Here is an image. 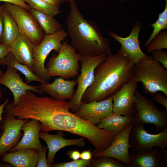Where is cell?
Masks as SVG:
<instances>
[{
	"label": "cell",
	"instance_id": "obj_1",
	"mask_svg": "<svg viewBox=\"0 0 167 167\" xmlns=\"http://www.w3.org/2000/svg\"><path fill=\"white\" fill-rule=\"evenodd\" d=\"M71 106L70 101L41 97L34 104L31 118L40 122L42 132L67 131L87 139L97 152L107 149L117 135L79 117L70 111Z\"/></svg>",
	"mask_w": 167,
	"mask_h": 167
},
{
	"label": "cell",
	"instance_id": "obj_2",
	"mask_svg": "<svg viewBox=\"0 0 167 167\" xmlns=\"http://www.w3.org/2000/svg\"><path fill=\"white\" fill-rule=\"evenodd\" d=\"M134 64L118 51L107 55L94 71V79L85 91L82 101L89 103L107 99L132 80Z\"/></svg>",
	"mask_w": 167,
	"mask_h": 167
},
{
	"label": "cell",
	"instance_id": "obj_3",
	"mask_svg": "<svg viewBox=\"0 0 167 167\" xmlns=\"http://www.w3.org/2000/svg\"><path fill=\"white\" fill-rule=\"evenodd\" d=\"M70 11L66 19L67 33L71 45L81 55H107L112 54L108 39L104 37L94 21L86 20L75 0H69Z\"/></svg>",
	"mask_w": 167,
	"mask_h": 167
},
{
	"label": "cell",
	"instance_id": "obj_4",
	"mask_svg": "<svg viewBox=\"0 0 167 167\" xmlns=\"http://www.w3.org/2000/svg\"><path fill=\"white\" fill-rule=\"evenodd\" d=\"M132 80L141 82L146 93L160 91L167 96V71L152 56L134 64Z\"/></svg>",
	"mask_w": 167,
	"mask_h": 167
},
{
	"label": "cell",
	"instance_id": "obj_5",
	"mask_svg": "<svg viewBox=\"0 0 167 167\" xmlns=\"http://www.w3.org/2000/svg\"><path fill=\"white\" fill-rule=\"evenodd\" d=\"M81 55L77 53L67 41L62 43L58 55L52 54L47 64L48 75L50 77L59 76L66 80L79 74Z\"/></svg>",
	"mask_w": 167,
	"mask_h": 167
},
{
	"label": "cell",
	"instance_id": "obj_6",
	"mask_svg": "<svg viewBox=\"0 0 167 167\" xmlns=\"http://www.w3.org/2000/svg\"><path fill=\"white\" fill-rule=\"evenodd\" d=\"M135 96L136 112L132 119L134 125L153 124L160 132L167 128V109L161 110L153 101L137 90Z\"/></svg>",
	"mask_w": 167,
	"mask_h": 167
},
{
	"label": "cell",
	"instance_id": "obj_7",
	"mask_svg": "<svg viewBox=\"0 0 167 167\" xmlns=\"http://www.w3.org/2000/svg\"><path fill=\"white\" fill-rule=\"evenodd\" d=\"M68 35L65 29L62 28L54 34L45 35L41 43L34 47L33 71L36 75L47 81L50 79L45 65V60L52 51L54 50L56 53H58L62 42Z\"/></svg>",
	"mask_w": 167,
	"mask_h": 167
},
{
	"label": "cell",
	"instance_id": "obj_8",
	"mask_svg": "<svg viewBox=\"0 0 167 167\" xmlns=\"http://www.w3.org/2000/svg\"><path fill=\"white\" fill-rule=\"evenodd\" d=\"M81 55L80 73L78 75L76 79L78 86L74 96L70 101V110L74 113L78 110L85 91L93 81L95 69L107 57L106 54L97 56Z\"/></svg>",
	"mask_w": 167,
	"mask_h": 167
},
{
	"label": "cell",
	"instance_id": "obj_9",
	"mask_svg": "<svg viewBox=\"0 0 167 167\" xmlns=\"http://www.w3.org/2000/svg\"><path fill=\"white\" fill-rule=\"evenodd\" d=\"M3 4L15 20L19 32L35 46L40 44L45 35L30 12L22 7L12 3L5 2Z\"/></svg>",
	"mask_w": 167,
	"mask_h": 167
},
{
	"label": "cell",
	"instance_id": "obj_10",
	"mask_svg": "<svg viewBox=\"0 0 167 167\" xmlns=\"http://www.w3.org/2000/svg\"><path fill=\"white\" fill-rule=\"evenodd\" d=\"M144 125H134L130 134V147L133 149H150L158 147L165 149L167 147V128L156 134L148 133Z\"/></svg>",
	"mask_w": 167,
	"mask_h": 167
},
{
	"label": "cell",
	"instance_id": "obj_11",
	"mask_svg": "<svg viewBox=\"0 0 167 167\" xmlns=\"http://www.w3.org/2000/svg\"><path fill=\"white\" fill-rule=\"evenodd\" d=\"M3 116L0 126L3 132L0 137V158L18 143L22 135L21 128L29 120L16 118L6 113Z\"/></svg>",
	"mask_w": 167,
	"mask_h": 167
},
{
	"label": "cell",
	"instance_id": "obj_12",
	"mask_svg": "<svg viewBox=\"0 0 167 167\" xmlns=\"http://www.w3.org/2000/svg\"><path fill=\"white\" fill-rule=\"evenodd\" d=\"M142 27L140 22H135L130 34L126 37H121L108 30L110 36L121 45V48L118 51L127 57L134 64L140 62L148 56L142 51L140 46L139 36Z\"/></svg>",
	"mask_w": 167,
	"mask_h": 167
},
{
	"label": "cell",
	"instance_id": "obj_13",
	"mask_svg": "<svg viewBox=\"0 0 167 167\" xmlns=\"http://www.w3.org/2000/svg\"><path fill=\"white\" fill-rule=\"evenodd\" d=\"M134 125L132 123L116 135L110 146L105 151L98 152L93 151L94 157L108 156L122 162L125 166L130 167L129 138L130 131Z\"/></svg>",
	"mask_w": 167,
	"mask_h": 167
},
{
	"label": "cell",
	"instance_id": "obj_14",
	"mask_svg": "<svg viewBox=\"0 0 167 167\" xmlns=\"http://www.w3.org/2000/svg\"><path fill=\"white\" fill-rule=\"evenodd\" d=\"M138 83L131 80L113 95V113L124 116H132L135 114V93Z\"/></svg>",
	"mask_w": 167,
	"mask_h": 167
},
{
	"label": "cell",
	"instance_id": "obj_15",
	"mask_svg": "<svg viewBox=\"0 0 167 167\" xmlns=\"http://www.w3.org/2000/svg\"><path fill=\"white\" fill-rule=\"evenodd\" d=\"M130 167H164L167 150L158 147L150 149H132L129 152Z\"/></svg>",
	"mask_w": 167,
	"mask_h": 167
},
{
	"label": "cell",
	"instance_id": "obj_16",
	"mask_svg": "<svg viewBox=\"0 0 167 167\" xmlns=\"http://www.w3.org/2000/svg\"><path fill=\"white\" fill-rule=\"evenodd\" d=\"M112 96L99 101L89 103L81 101L77 111L74 113L79 117L95 125L113 112Z\"/></svg>",
	"mask_w": 167,
	"mask_h": 167
},
{
	"label": "cell",
	"instance_id": "obj_17",
	"mask_svg": "<svg viewBox=\"0 0 167 167\" xmlns=\"http://www.w3.org/2000/svg\"><path fill=\"white\" fill-rule=\"evenodd\" d=\"M0 84L8 88L12 92L14 100L12 103H16L20 98L30 90L41 94L44 92L40 90L38 86L30 85L24 82L20 76V74L14 68L7 66L6 71L0 79Z\"/></svg>",
	"mask_w": 167,
	"mask_h": 167
},
{
	"label": "cell",
	"instance_id": "obj_18",
	"mask_svg": "<svg viewBox=\"0 0 167 167\" xmlns=\"http://www.w3.org/2000/svg\"><path fill=\"white\" fill-rule=\"evenodd\" d=\"M62 134L61 132L55 135L42 131L39 133L40 138L43 140L47 145L48 152L47 159L51 166L54 161L56 153L60 149L69 146L83 147L85 145L82 137L77 139H66L63 138Z\"/></svg>",
	"mask_w": 167,
	"mask_h": 167
},
{
	"label": "cell",
	"instance_id": "obj_19",
	"mask_svg": "<svg viewBox=\"0 0 167 167\" xmlns=\"http://www.w3.org/2000/svg\"><path fill=\"white\" fill-rule=\"evenodd\" d=\"M77 83L76 80H69L60 77L55 78L52 83L41 84L38 87L54 100H71L75 94V87Z\"/></svg>",
	"mask_w": 167,
	"mask_h": 167
},
{
	"label": "cell",
	"instance_id": "obj_20",
	"mask_svg": "<svg viewBox=\"0 0 167 167\" xmlns=\"http://www.w3.org/2000/svg\"><path fill=\"white\" fill-rule=\"evenodd\" d=\"M21 130L24 132L22 139L9 152H13L25 148L34 149L38 152L40 151L43 146L39 139L40 122L35 119L28 120L23 125Z\"/></svg>",
	"mask_w": 167,
	"mask_h": 167
},
{
	"label": "cell",
	"instance_id": "obj_21",
	"mask_svg": "<svg viewBox=\"0 0 167 167\" xmlns=\"http://www.w3.org/2000/svg\"><path fill=\"white\" fill-rule=\"evenodd\" d=\"M35 46L19 32L16 40L9 45L10 52L16 60L32 71L34 61L33 51Z\"/></svg>",
	"mask_w": 167,
	"mask_h": 167
},
{
	"label": "cell",
	"instance_id": "obj_22",
	"mask_svg": "<svg viewBox=\"0 0 167 167\" xmlns=\"http://www.w3.org/2000/svg\"><path fill=\"white\" fill-rule=\"evenodd\" d=\"M38 152L32 148L6 152L1 157L2 162L15 167H35L36 166Z\"/></svg>",
	"mask_w": 167,
	"mask_h": 167
},
{
	"label": "cell",
	"instance_id": "obj_23",
	"mask_svg": "<svg viewBox=\"0 0 167 167\" xmlns=\"http://www.w3.org/2000/svg\"><path fill=\"white\" fill-rule=\"evenodd\" d=\"M133 117L124 116L112 112L101 119L97 126L117 135L132 123Z\"/></svg>",
	"mask_w": 167,
	"mask_h": 167
},
{
	"label": "cell",
	"instance_id": "obj_24",
	"mask_svg": "<svg viewBox=\"0 0 167 167\" xmlns=\"http://www.w3.org/2000/svg\"><path fill=\"white\" fill-rule=\"evenodd\" d=\"M0 14L3 19V43L9 46L19 35L18 28L15 20L3 4L0 6Z\"/></svg>",
	"mask_w": 167,
	"mask_h": 167
},
{
	"label": "cell",
	"instance_id": "obj_25",
	"mask_svg": "<svg viewBox=\"0 0 167 167\" xmlns=\"http://www.w3.org/2000/svg\"><path fill=\"white\" fill-rule=\"evenodd\" d=\"M0 65H6L15 68L23 74L27 83L36 81L41 84L49 83L47 81L36 75L27 66L18 62L10 52L0 61Z\"/></svg>",
	"mask_w": 167,
	"mask_h": 167
},
{
	"label": "cell",
	"instance_id": "obj_26",
	"mask_svg": "<svg viewBox=\"0 0 167 167\" xmlns=\"http://www.w3.org/2000/svg\"><path fill=\"white\" fill-rule=\"evenodd\" d=\"M45 35L54 34L62 29V25L50 15L31 9L30 11Z\"/></svg>",
	"mask_w": 167,
	"mask_h": 167
},
{
	"label": "cell",
	"instance_id": "obj_27",
	"mask_svg": "<svg viewBox=\"0 0 167 167\" xmlns=\"http://www.w3.org/2000/svg\"><path fill=\"white\" fill-rule=\"evenodd\" d=\"M32 9L53 16L61 13L60 6L54 5L42 0H24Z\"/></svg>",
	"mask_w": 167,
	"mask_h": 167
},
{
	"label": "cell",
	"instance_id": "obj_28",
	"mask_svg": "<svg viewBox=\"0 0 167 167\" xmlns=\"http://www.w3.org/2000/svg\"><path fill=\"white\" fill-rule=\"evenodd\" d=\"M165 6L164 10L159 14V16L155 23L151 24L153 28L152 32L148 40L146 42L145 45L147 46L154 38L162 30L167 28V0H164Z\"/></svg>",
	"mask_w": 167,
	"mask_h": 167
},
{
	"label": "cell",
	"instance_id": "obj_29",
	"mask_svg": "<svg viewBox=\"0 0 167 167\" xmlns=\"http://www.w3.org/2000/svg\"><path fill=\"white\" fill-rule=\"evenodd\" d=\"M91 160V165L93 167H125L122 162L113 158L108 156L95 157Z\"/></svg>",
	"mask_w": 167,
	"mask_h": 167
},
{
	"label": "cell",
	"instance_id": "obj_30",
	"mask_svg": "<svg viewBox=\"0 0 167 167\" xmlns=\"http://www.w3.org/2000/svg\"><path fill=\"white\" fill-rule=\"evenodd\" d=\"M148 53L158 49H167V30L159 33L147 46Z\"/></svg>",
	"mask_w": 167,
	"mask_h": 167
},
{
	"label": "cell",
	"instance_id": "obj_31",
	"mask_svg": "<svg viewBox=\"0 0 167 167\" xmlns=\"http://www.w3.org/2000/svg\"><path fill=\"white\" fill-rule=\"evenodd\" d=\"M91 160L82 159L73 160V161L61 163L52 164L51 167H86L91 165Z\"/></svg>",
	"mask_w": 167,
	"mask_h": 167
},
{
	"label": "cell",
	"instance_id": "obj_32",
	"mask_svg": "<svg viewBox=\"0 0 167 167\" xmlns=\"http://www.w3.org/2000/svg\"><path fill=\"white\" fill-rule=\"evenodd\" d=\"M151 53L152 54V58L161 63L165 68L167 69V53L162 49L155 50Z\"/></svg>",
	"mask_w": 167,
	"mask_h": 167
},
{
	"label": "cell",
	"instance_id": "obj_33",
	"mask_svg": "<svg viewBox=\"0 0 167 167\" xmlns=\"http://www.w3.org/2000/svg\"><path fill=\"white\" fill-rule=\"evenodd\" d=\"M47 147H43L41 150L38 152V160L36 167H51L48 164L46 157Z\"/></svg>",
	"mask_w": 167,
	"mask_h": 167
},
{
	"label": "cell",
	"instance_id": "obj_34",
	"mask_svg": "<svg viewBox=\"0 0 167 167\" xmlns=\"http://www.w3.org/2000/svg\"><path fill=\"white\" fill-rule=\"evenodd\" d=\"M165 96L158 92L154 94L153 100L158 103L161 104L167 109V98Z\"/></svg>",
	"mask_w": 167,
	"mask_h": 167
},
{
	"label": "cell",
	"instance_id": "obj_35",
	"mask_svg": "<svg viewBox=\"0 0 167 167\" xmlns=\"http://www.w3.org/2000/svg\"><path fill=\"white\" fill-rule=\"evenodd\" d=\"M0 2H4L19 6L26 10L30 11L31 8L29 6L26 4L24 0H0Z\"/></svg>",
	"mask_w": 167,
	"mask_h": 167
},
{
	"label": "cell",
	"instance_id": "obj_36",
	"mask_svg": "<svg viewBox=\"0 0 167 167\" xmlns=\"http://www.w3.org/2000/svg\"><path fill=\"white\" fill-rule=\"evenodd\" d=\"M10 52L9 45L4 43L0 44V61Z\"/></svg>",
	"mask_w": 167,
	"mask_h": 167
},
{
	"label": "cell",
	"instance_id": "obj_37",
	"mask_svg": "<svg viewBox=\"0 0 167 167\" xmlns=\"http://www.w3.org/2000/svg\"><path fill=\"white\" fill-rule=\"evenodd\" d=\"M80 153L76 150H71L68 151L67 155L73 160H77L80 158Z\"/></svg>",
	"mask_w": 167,
	"mask_h": 167
},
{
	"label": "cell",
	"instance_id": "obj_38",
	"mask_svg": "<svg viewBox=\"0 0 167 167\" xmlns=\"http://www.w3.org/2000/svg\"><path fill=\"white\" fill-rule=\"evenodd\" d=\"M92 156L90 150L85 151L80 153V158L85 160H89L92 159Z\"/></svg>",
	"mask_w": 167,
	"mask_h": 167
},
{
	"label": "cell",
	"instance_id": "obj_39",
	"mask_svg": "<svg viewBox=\"0 0 167 167\" xmlns=\"http://www.w3.org/2000/svg\"><path fill=\"white\" fill-rule=\"evenodd\" d=\"M3 22L2 16L0 14V44L3 43Z\"/></svg>",
	"mask_w": 167,
	"mask_h": 167
},
{
	"label": "cell",
	"instance_id": "obj_40",
	"mask_svg": "<svg viewBox=\"0 0 167 167\" xmlns=\"http://www.w3.org/2000/svg\"><path fill=\"white\" fill-rule=\"evenodd\" d=\"M9 99L7 98L5 100L4 102L0 105V122L2 120L3 117H2V114L5 112L4 110L5 105L8 102Z\"/></svg>",
	"mask_w": 167,
	"mask_h": 167
},
{
	"label": "cell",
	"instance_id": "obj_41",
	"mask_svg": "<svg viewBox=\"0 0 167 167\" xmlns=\"http://www.w3.org/2000/svg\"><path fill=\"white\" fill-rule=\"evenodd\" d=\"M50 4L58 6H60L61 4L60 0H42Z\"/></svg>",
	"mask_w": 167,
	"mask_h": 167
},
{
	"label": "cell",
	"instance_id": "obj_42",
	"mask_svg": "<svg viewBox=\"0 0 167 167\" xmlns=\"http://www.w3.org/2000/svg\"><path fill=\"white\" fill-rule=\"evenodd\" d=\"M61 4H62L65 2H69V0H60Z\"/></svg>",
	"mask_w": 167,
	"mask_h": 167
},
{
	"label": "cell",
	"instance_id": "obj_43",
	"mask_svg": "<svg viewBox=\"0 0 167 167\" xmlns=\"http://www.w3.org/2000/svg\"><path fill=\"white\" fill-rule=\"evenodd\" d=\"M3 73L2 71L0 69V79L1 78Z\"/></svg>",
	"mask_w": 167,
	"mask_h": 167
},
{
	"label": "cell",
	"instance_id": "obj_44",
	"mask_svg": "<svg viewBox=\"0 0 167 167\" xmlns=\"http://www.w3.org/2000/svg\"><path fill=\"white\" fill-rule=\"evenodd\" d=\"M5 167L4 164V165L0 161V167Z\"/></svg>",
	"mask_w": 167,
	"mask_h": 167
},
{
	"label": "cell",
	"instance_id": "obj_45",
	"mask_svg": "<svg viewBox=\"0 0 167 167\" xmlns=\"http://www.w3.org/2000/svg\"><path fill=\"white\" fill-rule=\"evenodd\" d=\"M1 92L0 91V98L1 97Z\"/></svg>",
	"mask_w": 167,
	"mask_h": 167
},
{
	"label": "cell",
	"instance_id": "obj_46",
	"mask_svg": "<svg viewBox=\"0 0 167 167\" xmlns=\"http://www.w3.org/2000/svg\"><path fill=\"white\" fill-rule=\"evenodd\" d=\"M122 1H124L125 0H121Z\"/></svg>",
	"mask_w": 167,
	"mask_h": 167
}]
</instances>
